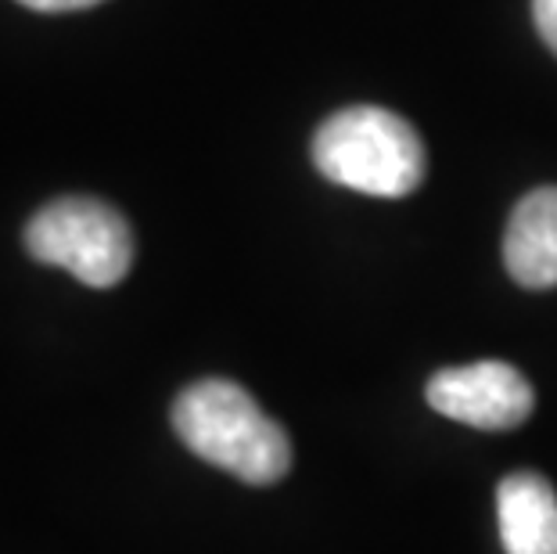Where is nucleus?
Here are the masks:
<instances>
[{
    "label": "nucleus",
    "mask_w": 557,
    "mask_h": 554,
    "mask_svg": "<svg viewBox=\"0 0 557 554\" xmlns=\"http://www.w3.org/2000/svg\"><path fill=\"white\" fill-rule=\"evenodd\" d=\"M429 407L443 418H454L460 426L482 432H511L521 421H529L536 393L518 368L504 360H482L468 368H446L432 374Z\"/></svg>",
    "instance_id": "4"
},
{
    "label": "nucleus",
    "mask_w": 557,
    "mask_h": 554,
    "mask_svg": "<svg viewBox=\"0 0 557 554\" xmlns=\"http://www.w3.org/2000/svg\"><path fill=\"white\" fill-rule=\"evenodd\" d=\"M496 518L507 554H557V493L536 471H515L496 487Z\"/></svg>",
    "instance_id": "6"
},
{
    "label": "nucleus",
    "mask_w": 557,
    "mask_h": 554,
    "mask_svg": "<svg viewBox=\"0 0 557 554\" xmlns=\"http://www.w3.org/2000/svg\"><path fill=\"white\" fill-rule=\"evenodd\" d=\"M18 4H26L33 11H79L101 4V0H18Z\"/></svg>",
    "instance_id": "8"
},
{
    "label": "nucleus",
    "mask_w": 557,
    "mask_h": 554,
    "mask_svg": "<svg viewBox=\"0 0 557 554\" xmlns=\"http://www.w3.org/2000/svg\"><path fill=\"white\" fill-rule=\"evenodd\" d=\"M173 429L201 461L231 471L248 487H270L288 476V432L227 379H201L173 404Z\"/></svg>",
    "instance_id": "1"
},
{
    "label": "nucleus",
    "mask_w": 557,
    "mask_h": 554,
    "mask_svg": "<svg viewBox=\"0 0 557 554\" xmlns=\"http://www.w3.org/2000/svg\"><path fill=\"white\" fill-rule=\"evenodd\" d=\"M313 167L331 184L374 198H403L424 181V145L403 115L374 104L342 109L320 123Z\"/></svg>",
    "instance_id": "2"
},
{
    "label": "nucleus",
    "mask_w": 557,
    "mask_h": 554,
    "mask_svg": "<svg viewBox=\"0 0 557 554\" xmlns=\"http://www.w3.org/2000/svg\"><path fill=\"white\" fill-rule=\"evenodd\" d=\"M532 19H536L543 44L557 54V0H532Z\"/></svg>",
    "instance_id": "7"
},
{
    "label": "nucleus",
    "mask_w": 557,
    "mask_h": 554,
    "mask_svg": "<svg viewBox=\"0 0 557 554\" xmlns=\"http://www.w3.org/2000/svg\"><path fill=\"white\" fill-rule=\"evenodd\" d=\"M504 263L525 288L557 285V187H540L518 202L507 223Z\"/></svg>",
    "instance_id": "5"
},
{
    "label": "nucleus",
    "mask_w": 557,
    "mask_h": 554,
    "mask_svg": "<svg viewBox=\"0 0 557 554\" xmlns=\"http://www.w3.org/2000/svg\"><path fill=\"white\" fill-rule=\"evenodd\" d=\"M26 249L37 263L62 267L83 285L112 288L129 274L134 234L101 198H58L29 220Z\"/></svg>",
    "instance_id": "3"
}]
</instances>
